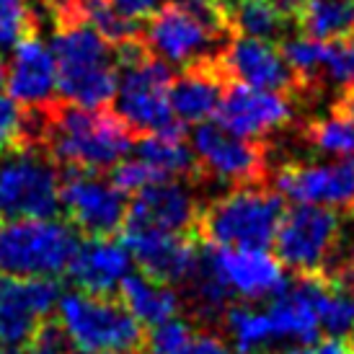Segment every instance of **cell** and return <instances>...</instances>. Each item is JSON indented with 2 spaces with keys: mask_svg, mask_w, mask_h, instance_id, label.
<instances>
[{
  "mask_svg": "<svg viewBox=\"0 0 354 354\" xmlns=\"http://www.w3.org/2000/svg\"><path fill=\"white\" fill-rule=\"evenodd\" d=\"M132 129L106 109H78L55 101L47 109L26 111V142L44 145L68 171H104L124 160L135 148Z\"/></svg>",
  "mask_w": 354,
  "mask_h": 354,
  "instance_id": "cell-1",
  "label": "cell"
},
{
  "mask_svg": "<svg viewBox=\"0 0 354 354\" xmlns=\"http://www.w3.org/2000/svg\"><path fill=\"white\" fill-rule=\"evenodd\" d=\"M318 274L305 277L287 287L264 308L238 305L225 310V328L230 342L241 354H261L279 344L310 346L321 336L318 318Z\"/></svg>",
  "mask_w": 354,
  "mask_h": 354,
  "instance_id": "cell-2",
  "label": "cell"
},
{
  "mask_svg": "<svg viewBox=\"0 0 354 354\" xmlns=\"http://www.w3.org/2000/svg\"><path fill=\"white\" fill-rule=\"evenodd\" d=\"M57 65V93L62 104L78 109H106L117 96L119 65L114 44L86 24L57 26L52 39Z\"/></svg>",
  "mask_w": 354,
  "mask_h": 354,
  "instance_id": "cell-3",
  "label": "cell"
},
{
  "mask_svg": "<svg viewBox=\"0 0 354 354\" xmlns=\"http://www.w3.org/2000/svg\"><path fill=\"white\" fill-rule=\"evenodd\" d=\"M285 217L282 197L256 187H238L199 212L197 227L212 248L266 251Z\"/></svg>",
  "mask_w": 354,
  "mask_h": 354,
  "instance_id": "cell-4",
  "label": "cell"
},
{
  "mask_svg": "<svg viewBox=\"0 0 354 354\" xmlns=\"http://www.w3.org/2000/svg\"><path fill=\"white\" fill-rule=\"evenodd\" d=\"M62 174L41 145L0 156V223L55 220L59 212Z\"/></svg>",
  "mask_w": 354,
  "mask_h": 354,
  "instance_id": "cell-5",
  "label": "cell"
},
{
  "mask_svg": "<svg viewBox=\"0 0 354 354\" xmlns=\"http://www.w3.org/2000/svg\"><path fill=\"white\" fill-rule=\"evenodd\" d=\"M59 326L70 344L88 354H135L145 344L142 326L122 303L88 292H65L57 303Z\"/></svg>",
  "mask_w": 354,
  "mask_h": 354,
  "instance_id": "cell-6",
  "label": "cell"
},
{
  "mask_svg": "<svg viewBox=\"0 0 354 354\" xmlns=\"http://www.w3.org/2000/svg\"><path fill=\"white\" fill-rule=\"evenodd\" d=\"M174 78L176 75L166 62L153 57L150 52L119 68L114 114L132 129L135 138L145 135L184 138V124L174 117V109L168 101Z\"/></svg>",
  "mask_w": 354,
  "mask_h": 354,
  "instance_id": "cell-7",
  "label": "cell"
},
{
  "mask_svg": "<svg viewBox=\"0 0 354 354\" xmlns=\"http://www.w3.org/2000/svg\"><path fill=\"white\" fill-rule=\"evenodd\" d=\"M80 241L57 220L0 223V274L13 279H52L68 272Z\"/></svg>",
  "mask_w": 354,
  "mask_h": 354,
  "instance_id": "cell-8",
  "label": "cell"
},
{
  "mask_svg": "<svg viewBox=\"0 0 354 354\" xmlns=\"http://www.w3.org/2000/svg\"><path fill=\"white\" fill-rule=\"evenodd\" d=\"M199 264L205 266L209 277L223 287L230 300H274L285 292L287 282L282 261L269 251H241V248H207L199 256Z\"/></svg>",
  "mask_w": 354,
  "mask_h": 354,
  "instance_id": "cell-9",
  "label": "cell"
},
{
  "mask_svg": "<svg viewBox=\"0 0 354 354\" xmlns=\"http://www.w3.org/2000/svg\"><path fill=\"white\" fill-rule=\"evenodd\" d=\"M339 236H342V223L334 209L297 205L285 212L279 223L274 238L277 259L282 261V266L313 277L328 264Z\"/></svg>",
  "mask_w": 354,
  "mask_h": 354,
  "instance_id": "cell-10",
  "label": "cell"
},
{
  "mask_svg": "<svg viewBox=\"0 0 354 354\" xmlns=\"http://www.w3.org/2000/svg\"><path fill=\"white\" fill-rule=\"evenodd\" d=\"M142 41L153 57L174 65H199L205 59H215L227 47V41L217 39L212 31H207L197 19H192L187 10H181L168 0L163 8H158L142 29Z\"/></svg>",
  "mask_w": 354,
  "mask_h": 354,
  "instance_id": "cell-11",
  "label": "cell"
},
{
  "mask_svg": "<svg viewBox=\"0 0 354 354\" xmlns=\"http://www.w3.org/2000/svg\"><path fill=\"white\" fill-rule=\"evenodd\" d=\"M59 207L70 223L93 238L111 236L127 220V199L109 178L91 171H68L62 176Z\"/></svg>",
  "mask_w": 354,
  "mask_h": 354,
  "instance_id": "cell-12",
  "label": "cell"
},
{
  "mask_svg": "<svg viewBox=\"0 0 354 354\" xmlns=\"http://www.w3.org/2000/svg\"><path fill=\"white\" fill-rule=\"evenodd\" d=\"M192 150L197 156V166L225 184L248 187L266 174V153L259 140L236 138L212 122L197 124L192 132Z\"/></svg>",
  "mask_w": 354,
  "mask_h": 354,
  "instance_id": "cell-13",
  "label": "cell"
},
{
  "mask_svg": "<svg viewBox=\"0 0 354 354\" xmlns=\"http://www.w3.org/2000/svg\"><path fill=\"white\" fill-rule=\"evenodd\" d=\"M57 303L59 290L52 279L0 277V346L24 352Z\"/></svg>",
  "mask_w": 354,
  "mask_h": 354,
  "instance_id": "cell-14",
  "label": "cell"
},
{
  "mask_svg": "<svg viewBox=\"0 0 354 354\" xmlns=\"http://www.w3.org/2000/svg\"><path fill=\"white\" fill-rule=\"evenodd\" d=\"M274 187L279 197L295 205L349 209L354 207V163H287L277 171Z\"/></svg>",
  "mask_w": 354,
  "mask_h": 354,
  "instance_id": "cell-15",
  "label": "cell"
},
{
  "mask_svg": "<svg viewBox=\"0 0 354 354\" xmlns=\"http://www.w3.org/2000/svg\"><path fill=\"white\" fill-rule=\"evenodd\" d=\"M217 68L223 70L227 83H241L256 91L290 96L300 88V80L285 62L279 47L269 41L233 37L225 50L217 55Z\"/></svg>",
  "mask_w": 354,
  "mask_h": 354,
  "instance_id": "cell-16",
  "label": "cell"
},
{
  "mask_svg": "<svg viewBox=\"0 0 354 354\" xmlns=\"http://www.w3.org/2000/svg\"><path fill=\"white\" fill-rule=\"evenodd\" d=\"M285 93L256 91L241 83H230L217 109L220 127L236 138L256 140L292 122V104Z\"/></svg>",
  "mask_w": 354,
  "mask_h": 354,
  "instance_id": "cell-17",
  "label": "cell"
},
{
  "mask_svg": "<svg viewBox=\"0 0 354 354\" xmlns=\"http://www.w3.org/2000/svg\"><path fill=\"white\" fill-rule=\"evenodd\" d=\"M199 212L202 209L194 192L176 178H166L135 194L132 205L127 207L124 227L184 236V230L197 225Z\"/></svg>",
  "mask_w": 354,
  "mask_h": 354,
  "instance_id": "cell-18",
  "label": "cell"
},
{
  "mask_svg": "<svg viewBox=\"0 0 354 354\" xmlns=\"http://www.w3.org/2000/svg\"><path fill=\"white\" fill-rule=\"evenodd\" d=\"M124 248L129 251L132 261H138L145 277L176 285L189 282L199 266V251L192 246V241L176 233H158V230H132L124 227Z\"/></svg>",
  "mask_w": 354,
  "mask_h": 354,
  "instance_id": "cell-19",
  "label": "cell"
},
{
  "mask_svg": "<svg viewBox=\"0 0 354 354\" xmlns=\"http://www.w3.org/2000/svg\"><path fill=\"white\" fill-rule=\"evenodd\" d=\"M6 86H8L10 99L29 111L47 109L57 101L55 99L57 93L55 55H52V47H47L37 34H31L13 47Z\"/></svg>",
  "mask_w": 354,
  "mask_h": 354,
  "instance_id": "cell-20",
  "label": "cell"
},
{
  "mask_svg": "<svg viewBox=\"0 0 354 354\" xmlns=\"http://www.w3.org/2000/svg\"><path fill=\"white\" fill-rule=\"evenodd\" d=\"M129 266L132 256L124 243H117L111 238H91L78 246L68 266V274L78 290L106 297L109 292L122 287V282L129 277Z\"/></svg>",
  "mask_w": 354,
  "mask_h": 354,
  "instance_id": "cell-21",
  "label": "cell"
},
{
  "mask_svg": "<svg viewBox=\"0 0 354 354\" xmlns=\"http://www.w3.org/2000/svg\"><path fill=\"white\" fill-rule=\"evenodd\" d=\"M227 91V80L215 59H205L199 65L187 68L181 75L174 78L168 101L174 109V117L184 124H205L209 117H215L220 101Z\"/></svg>",
  "mask_w": 354,
  "mask_h": 354,
  "instance_id": "cell-22",
  "label": "cell"
},
{
  "mask_svg": "<svg viewBox=\"0 0 354 354\" xmlns=\"http://www.w3.org/2000/svg\"><path fill=\"white\" fill-rule=\"evenodd\" d=\"M119 295H122V305L132 313V318L140 326L145 324L150 328L174 321L181 308V300L174 287L156 282L145 274H129L119 287Z\"/></svg>",
  "mask_w": 354,
  "mask_h": 354,
  "instance_id": "cell-23",
  "label": "cell"
},
{
  "mask_svg": "<svg viewBox=\"0 0 354 354\" xmlns=\"http://www.w3.org/2000/svg\"><path fill=\"white\" fill-rule=\"evenodd\" d=\"M295 24L303 37L342 44L354 34V0H308Z\"/></svg>",
  "mask_w": 354,
  "mask_h": 354,
  "instance_id": "cell-24",
  "label": "cell"
},
{
  "mask_svg": "<svg viewBox=\"0 0 354 354\" xmlns=\"http://www.w3.org/2000/svg\"><path fill=\"white\" fill-rule=\"evenodd\" d=\"M227 19L233 37L269 41V44L287 39V16L274 8L272 0H230Z\"/></svg>",
  "mask_w": 354,
  "mask_h": 354,
  "instance_id": "cell-25",
  "label": "cell"
},
{
  "mask_svg": "<svg viewBox=\"0 0 354 354\" xmlns=\"http://www.w3.org/2000/svg\"><path fill=\"white\" fill-rule=\"evenodd\" d=\"M135 158L148 163L160 178H176L197 174V156L184 145V138L171 135H145L135 140Z\"/></svg>",
  "mask_w": 354,
  "mask_h": 354,
  "instance_id": "cell-26",
  "label": "cell"
},
{
  "mask_svg": "<svg viewBox=\"0 0 354 354\" xmlns=\"http://www.w3.org/2000/svg\"><path fill=\"white\" fill-rule=\"evenodd\" d=\"M279 52H282L285 62L290 65V70L297 75L300 88H303V86L315 83L321 75L328 78L336 44L310 39V37H295V39L282 41V44H279Z\"/></svg>",
  "mask_w": 354,
  "mask_h": 354,
  "instance_id": "cell-27",
  "label": "cell"
},
{
  "mask_svg": "<svg viewBox=\"0 0 354 354\" xmlns=\"http://www.w3.org/2000/svg\"><path fill=\"white\" fill-rule=\"evenodd\" d=\"M305 135L308 142L326 156L354 158V122L342 109H334L328 117L310 122Z\"/></svg>",
  "mask_w": 354,
  "mask_h": 354,
  "instance_id": "cell-28",
  "label": "cell"
},
{
  "mask_svg": "<svg viewBox=\"0 0 354 354\" xmlns=\"http://www.w3.org/2000/svg\"><path fill=\"white\" fill-rule=\"evenodd\" d=\"M31 34H37V19L29 3L0 0V50H13Z\"/></svg>",
  "mask_w": 354,
  "mask_h": 354,
  "instance_id": "cell-29",
  "label": "cell"
},
{
  "mask_svg": "<svg viewBox=\"0 0 354 354\" xmlns=\"http://www.w3.org/2000/svg\"><path fill=\"white\" fill-rule=\"evenodd\" d=\"M194 342H197V334L192 324L174 318L160 326H153L142 346L148 354H189Z\"/></svg>",
  "mask_w": 354,
  "mask_h": 354,
  "instance_id": "cell-30",
  "label": "cell"
},
{
  "mask_svg": "<svg viewBox=\"0 0 354 354\" xmlns=\"http://www.w3.org/2000/svg\"><path fill=\"white\" fill-rule=\"evenodd\" d=\"M26 145V111L16 101L0 93V156Z\"/></svg>",
  "mask_w": 354,
  "mask_h": 354,
  "instance_id": "cell-31",
  "label": "cell"
},
{
  "mask_svg": "<svg viewBox=\"0 0 354 354\" xmlns=\"http://www.w3.org/2000/svg\"><path fill=\"white\" fill-rule=\"evenodd\" d=\"M114 187L122 192V194H138L142 192L145 187L150 184H156V181H166V178H160L148 166V163H142L140 158H129V160H119L114 171H111V178H109Z\"/></svg>",
  "mask_w": 354,
  "mask_h": 354,
  "instance_id": "cell-32",
  "label": "cell"
},
{
  "mask_svg": "<svg viewBox=\"0 0 354 354\" xmlns=\"http://www.w3.org/2000/svg\"><path fill=\"white\" fill-rule=\"evenodd\" d=\"M29 354H70V339L65 336L59 324H41L37 328V334L31 336V342L26 344Z\"/></svg>",
  "mask_w": 354,
  "mask_h": 354,
  "instance_id": "cell-33",
  "label": "cell"
},
{
  "mask_svg": "<svg viewBox=\"0 0 354 354\" xmlns=\"http://www.w3.org/2000/svg\"><path fill=\"white\" fill-rule=\"evenodd\" d=\"M328 78L334 80V83H342V86L354 88V34L346 41L336 44Z\"/></svg>",
  "mask_w": 354,
  "mask_h": 354,
  "instance_id": "cell-34",
  "label": "cell"
},
{
  "mask_svg": "<svg viewBox=\"0 0 354 354\" xmlns=\"http://www.w3.org/2000/svg\"><path fill=\"white\" fill-rule=\"evenodd\" d=\"M168 0H111V6L117 10L122 19L132 21V24H138V21H148L158 8H163Z\"/></svg>",
  "mask_w": 354,
  "mask_h": 354,
  "instance_id": "cell-35",
  "label": "cell"
},
{
  "mask_svg": "<svg viewBox=\"0 0 354 354\" xmlns=\"http://www.w3.org/2000/svg\"><path fill=\"white\" fill-rule=\"evenodd\" d=\"M285 354H352V349L342 339H328V342H315L310 346H295Z\"/></svg>",
  "mask_w": 354,
  "mask_h": 354,
  "instance_id": "cell-36",
  "label": "cell"
},
{
  "mask_svg": "<svg viewBox=\"0 0 354 354\" xmlns=\"http://www.w3.org/2000/svg\"><path fill=\"white\" fill-rule=\"evenodd\" d=\"M189 354H233V352H230V346L223 339H217L212 334H202L197 336V342H194Z\"/></svg>",
  "mask_w": 354,
  "mask_h": 354,
  "instance_id": "cell-37",
  "label": "cell"
},
{
  "mask_svg": "<svg viewBox=\"0 0 354 354\" xmlns=\"http://www.w3.org/2000/svg\"><path fill=\"white\" fill-rule=\"evenodd\" d=\"M274 3V8L282 13V16H287V19H295L297 13L305 8V3L308 0H272Z\"/></svg>",
  "mask_w": 354,
  "mask_h": 354,
  "instance_id": "cell-38",
  "label": "cell"
},
{
  "mask_svg": "<svg viewBox=\"0 0 354 354\" xmlns=\"http://www.w3.org/2000/svg\"><path fill=\"white\" fill-rule=\"evenodd\" d=\"M336 109H342L344 114H349V117H352V122H354V88L346 91L344 99H342L339 104H336Z\"/></svg>",
  "mask_w": 354,
  "mask_h": 354,
  "instance_id": "cell-39",
  "label": "cell"
},
{
  "mask_svg": "<svg viewBox=\"0 0 354 354\" xmlns=\"http://www.w3.org/2000/svg\"><path fill=\"white\" fill-rule=\"evenodd\" d=\"M6 78H8V70H6V62H3V57H0V88H3Z\"/></svg>",
  "mask_w": 354,
  "mask_h": 354,
  "instance_id": "cell-40",
  "label": "cell"
},
{
  "mask_svg": "<svg viewBox=\"0 0 354 354\" xmlns=\"http://www.w3.org/2000/svg\"><path fill=\"white\" fill-rule=\"evenodd\" d=\"M70 354H88V352H78V349H75V352H70Z\"/></svg>",
  "mask_w": 354,
  "mask_h": 354,
  "instance_id": "cell-41",
  "label": "cell"
},
{
  "mask_svg": "<svg viewBox=\"0 0 354 354\" xmlns=\"http://www.w3.org/2000/svg\"><path fill=\"white\" fill-rule=\"evenodd\" d=\"M352 354H354V342H352Z\"/></svg>",
  "mask_w": 354,
  "mask_h": 354,
  "instance_id": "cell-42",
  "label": "cell"
},
{
  "mask_svg": "<svg viewBox=\"0 0 354 354\" xmlns=\"http://www.w3.org/2000/svg\"><path fill=\"white\" fill-rule=\"evenodd\" d=\"M352 163H354V158H352Z\"/></svg>",
  "mask_w": 354,
  "mask_h": 354,
  "instance_id": "cell-43",
  "label": "cell"
}]
</instances>
